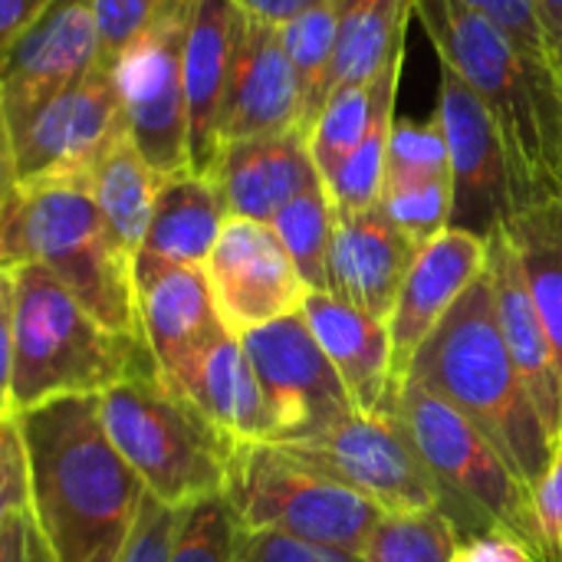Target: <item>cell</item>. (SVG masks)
Returning <instances> with one entry per match:
<instances>
[{"label": "cell", "instance_id": "6da1fadb", "mask_svg": "<svg viewBox=\"0 0 562 562\" xmlns=\"http://www.w3.org/2000/svg\"><path fill=\"white\" fill-rule=\"evenodd\" d=\"M30 524L53 562H119L145 484L122 461L99 418V395L53 398L20 412Z\"/></svg>", "mask_w": 562, "mask_h": 562}, {"label": "cell", "instance_id": "7a4b0ae2", "mask_svg": "<svg viewBox=\"0 0 562 562\" xmlns=\"http://www.w3.org/2000/svg\"><path fill=\"white\" fill-rule=\"evenodd\" d=\"M415 20L425 26L441 66L458 72L487 109L507 151L514 214L562 194V82L557 72L458 0H415Z\"/></svg>", "mask_w": 562, "mask_h": 562}, {"label": "cell", "instance_id": "3957f363", "mask_svg": "<svg viewBox=\"0 0 562 562\" xmlns=\"http://www.w3.org/2000/svg\"><path fill=\"white\" fill-rule=\"evenodd\" d=\"M405 382L461 412L533 491L547 477L557 445L504 346L487 267L415 352Z\"/></svg>", "mask_w": 562, "mask_h": 562}, {"label": "cell", "instance_id": "277c9868", "mask_svg": "<svg viewBox=\"0 0 562 562\" xmlns=\"http://www.w3.org/2000/svg\"><path fill=\"white\" fill-rule=\"evenodd\" d=\"M395 418L435 474L445 497V517H451L461 540L504 537L530 562H562L543 527L537 491L461 412L435 392L405 382L395 398Z\"/></svg>", "mask_w": 562, "mask_h": 562}, {"label": "cell", "instance_id": "5b68a950", "mask_svg": "<svg viewBox=\"0 0 562 562\" xmlns=\"http://www.w3.org/2000/svg\"><path fill=\"white\" fill-rule=\"evenodd\" d=\"M20 263L49 270L105 329L142 339L135 260L109 234L86 184L46 181L13 188L0 217V267Z\"/></svg>", "mask_w": 562, "mask_h": 562}, {"label": "cell", "instance_id": "8992f818", "mask_svg": "<svg viewBox=\"0 0 562 562\" xmlns=\"http://www.w3.org/2000/svg\"><path fill=\"white\" fill-rule=\"evenodd\" d=\"M7 270L13 280V415L53 398L102 395L155 366L142 339L105 329L49 270L36 263Z\"/></svg>", "mask_w": 562, "mask_h": 562}, {"label": "cell", "instance_id": "52a82bcc", "mask_svg": "<svg viewBox=\"0 0 562 562\" xmlns=\"http://www.w3.org/2000/svg\"><path fill=\"white\" fill-rule=\"evenodd\" d=\"M99 418L122 461L165 507L181 510L201 497L224 494L237 445L158 366H145L105 389Z\"/></svg>", "mask_w": 562, "mask_h": 562}, {"label": "cell", "instance_id": "ba28073f", "mask_svg": "<svg viewBox=\"0 0 562 562\" xmlns=\"http://www.w3.org/2000/svg\"><path fill=\"white\" fill-rule=\"evenodd\" d=\"M224 497L237 530L277 533L362 557L385 517L375 504L313 471L280 445H237Z\"/></svg>", "mask_w": 562, "mask_h": 562}, {"label": "cell", "instance_id": "9c48e42d", "mask_svg": "<svg viewBox=\"0 0 562 562\" xmlns=\"http://www.w3.org/2000/svg\"><path fill=\"white\" fill-rule=\"evenodd\" d=\"M194 0H165L112 66L125 132L158 178L188 168L184 43Z\"/></svg>", "mask_w": 562, "mask_h": 562}, {"label": "cell", "instance_id": "30bf717a", "mask_svg": "<svg viewBox=\"0 0 562 562\" xmlns=\"http://www.w3.org/2000/svg\"><path fill=\"white\" fill-rule=\"evenodd\" d=\"M280 448L296 461L310 464L313 471L356 491L382 514H415V510L445 514L441 487L428 471V464L422 461L418 448L412 445L408 431L395 418V412L389 415L352 412L333 428Z\"/></svg>", "mask_w": 562, "mask_h": 562}, {"label": "cell", "instance_id": "8fae6325", "mask_svg": "<svg viewBox=\"0 0 562 562\" xmlns=\"http://www.w3.org/2000/svg\"><path fill=\"white\" fill-rule=\"evenodd\" d=\"M240 346L273 422L270 445L306 441L356 412L303 313L244 333Z\"/></svg>", "mask_w": 562, "mask_h": 562}, {"label": "cell", "instance_id": "7c38bea8", "mask_svg": "<svg viewBox=\"0 0 562 562\" xmlns=\"http://www.w3.org/2000/svg\"><path fill=\"white\" fill-rule=\"evenodd\" d=\"M16 188L46 181H79L125 135V115L112 69L99 66L72 89L10 125Z\"/></svg>", "mask_w": 562, "mask_h": 562}, {"label": "cell", "instance_id": "4fadbf2b", "mask_svg": "<svg viewBox=\"0 0 562 562\" xmlns=\"http://www.w3.org/2000/svg\"><path fill=\"white\" fill-rule=\"evenodd\" d=\"M435 115L445 128L451 161V227L487 240L514 214L504 142L471 86L445 66Z\"/></svg>", "mask_w": 562, "mask_h": 562}, {"label": "cell", "instance_id": "5bb4252c", "mask_svg": "<svg viewBox=\"0 0 562 562\" xmlns=\"http://www.w3.org/2000/svg\"><path fill=\"white\" fill-rule=\"evenodd\" d=\"M204 273L217 313L234 336L300 313L310 293L277 231L244 217L224 224Z\"/></svg>", "mask_w": 562, "mask_h": 562}, {"label": "cell", "instance_id": "9a60e30c", "mask_svg": "<svg viewBox=\"0 0 562 562\" xmlns=\"http://www.w3.org/2000/svg\"><path fill=\"white\" fill-rule=\"evenodd\" d=\"M102 66L92 0H49L0 63L7 128Z\"/></svg>", "mask_w": 562, "mask_h": 562}, {"label": "cell", "instance_id": "2e32d148", "mask_svg": "<svg viewBox=\"0 0 562 562\" xmlns=\"http://www.w3.org/2000/svg\"><path fill=\"white\" fill-rule=\"evenodd\" d=\"M300 132V82L277 23L240 10L234 30L231 76L221 102L217 138H260Z\"/></svg>", "mask_w": 562, "mask_h": 562}, {"label": "cell", "instance_id": "e0dca14e", "mask_svg": "<svg viewBox=\"0 0 562 562\" xmlns=\"http://www.w3.org/2000/svg\"><path fill=\"white\" fill-rule=\"evenodd\" d=\"M135 310L142 339L161 375H171L231 333L217 313L204 267L135 257Z\"/></svg>", "mask_w": 562, "mask_h": 562}, {"label": "cell", "instance_id": "ac0fdd59", "mask_svg": "<svg viewBox=\"0 0 562 562\" xmlns=\"http://www.w3.org/2000/svg\"><path fill=\"white\" fill-rule=\"evenodd\" d=\"M484 267L487 240L461 227H448L441 237L418 250L385 323L392 342V379L398 389L405 385L415 352L438 329L461 293L484 273Z\"/></svg>", "mask_w": 562, "mask_h": 562}, {"label": "cell", "instance_id": "d6986e66", "mask_svg": "<svg viewBox=\"0 0 562 562\" xmlns=\"http://www.w3.org/2000/svg\"><path fill=\"white\" fill-rule=\"evenodd\" d=\"M418 244L372 204L366 211L336 214L329 250V293L366 316L389 323L398 290L418 257Z\"/></svg>", "mask_w": 562, "mask_h": 562}, {"label": "cell", "instance_id": "ffe728a7", "mask_svg": "<svg viewBox=\"0 0 562 562\" xmlns=\"http://www.w3.org/2000/svg\"><path fill=\"white\" fill-rule=\"evenodd\" d=\"M487 273L494 283V303H497V323L504 346L527 385V395L550 435V441L560 451L562 435V375L557 362L553 339L547 333V323L537 310V300L524 280L517 250L507 237V231H494L487 237Z\"/></svg>", "mask_w": 562, "mask_h": 562}, {"label": "cell", "instance_id": "44dd1931", "mask_svg": "<svg viewBox=\"0 0 562 562\" xmlns=\"http://www.w3.org/2000/svg\"><path fill=\"white\" fill-rule=\"evenodd\" d=\"M211 178L224 198L227 217L260 224H270L300 191L323 181L303 132L224 142Z\"/></svg>", "mask_w": 562, "mask_h": 562}, {"label": "cell", "instance_id": "7402d4cb", "mask_svg": "<svg viewBox=\"0 0 562 562\" xmlns=\"http://www.w3.org/2000/svg\"><path fill=\"white\" fill-rule=\"evenodd\" d=\"M300 313L310 323L326 359L339 372L356 412L362 415L395 412V398L402 389L392 379L389 326L336 300L333 293H306Z\"/></svg>", "mask_w": 562, "mask_h": 562}, {"label": "cell", "instance_id": "603a6c76", "mask_svg": "<svg viewBox=\"0 0 562 562\" xmlns=\"http://www.w3.org/2000/svg\"><path fill=\"white\" fill-rule=\"evenodd\" d=\"M240 10L234 0H194L184 43V102H188V168L211 178L221 151L217 119L231 76L234 30Z\"/></svg>", "mask_w": 562, "mask_h": 562}, {"label": "cell", "instance_id": "cb8c5ba5", "mask_svg": "<svg viewBox=\"0 0 562 562\" xmlns=\"http://www.w3.org/2000/svg\"><path fill=\"white\" fill-rule=\"evenodd\" d=\"M175 389H181L207 422L224 431L234 445H270L273 422L257 385V375L247 362L240 336L224 333L181 369L165 375Z\"/></svg>", "mask_w": 562, "mask_h": 562}, {"label": "cell", "instance_id": "d4e9b609", "mask_svg": "<svg viewBox=\"0 0 562 562\" xmlns=\"http://www.w3.org/2000/svg\"><path fill=\"white\" fill-rule=\"evenodd\" d=\"M227 221L231 217L214 178L198 171L168 175L158 184L138 254L168 263L204 267Z\"/></svg>", "mask_w": 562, "mask_h": 562}, {"label": "cell", "instance_id": "484cf974", "mask_svg": "<svg viewBox=\"0 0 562 562\" xmlns=\"http://www.w3.org/2000/svg\"><path fill=\"white\" fill-rule=\"evenodd\" d=\"M158 184L161 178L142 158L128 132L112 142V148L99 158V165L86 178V191L95 201L109 234L132 260L142 250Z\"/></svg>", "mask_w": 562, "mask_h": 562}, {"label": "cell", "instance_id": "4316f807", "mask_svg": "<svg viewBox=\"0 0 562 562\" xmlns=\"http://www.w3.org/2000/svg\"><path fill=\"white\" fill-rule=\"evenodd\" d=\"M415 0H339L333 89L372 82L389 59L405 53Z\"/></svg>", "mask_w": 562, "mask_h": 562}, {"label": "cell", "instance_id": "83f0119b", "mask_svg": "<svg viewBox=\"0 0 562 562\" xmlns=\"http://www.w3.org/2000/svg\"><path fill=\"white\" fill-rule=\"evenodd\" d=\"M504 231L547 323L562 375V194L520 207Z\"/></svg>", "mask_w": 562, "mask_h": 562}, {"label": "cell", "instance_id": "f1b7e54d", "mask_svg": "<svg viewBox=\"0 0 562 562\" xmlns=\"http://www.w3.org/2000/svg\"><path fill=\"white\" fill-rule=\"evenodd\" d=\"M402 66L405 53L389 59L382 72L372 79V122L356 145V151L339 165V171L323 181L336 214H352L379 204L382 184H385V158H389V138L395 125V99H398V82H402Z\"/></svg>", "mask_w": 562, "mask_h": 562}, {"label": "cell", "instance_id": "f546056e", "mask_svg": "<svg viewBox=\"0 0 562 562\" xmlns=\"http://www.w3.org/2000/svg\"><path fill=\"white\" fill-rule=\"evenodd\" d=\"M283 49L300 82V132L310 135L313 122L333 95L336 36H339V0H319L300 16L280 26Z\"/></svg>", "mask_w": 562, "mask_h": 562}, {"label": "cell", "instance_id": "4dcf8cb0", "mask_svg": "<svg viewBox=\"0 0 562 562\" xmlns=\"http://www.w3.org/2000/svg\"><path fill=\"white\" fill-rule=\"evenodd\" d=\"M280 244L286 247L300 280L310 293H329V250L336 234V204L323 181L300 191L273 221Z\"/></svg>", "mask_w": 562, "mask_h": 562}, {"label": "cell", "instance_id": "1f68e13d", "mask_svg": "<svg viewBox=\"0 0 562 562\" xmlns=\"http://www.w3.org/2000/svg\"><path fill=\"white\" fill-rule=\"evenodd\" d=\"M461 533L441 510L385 514L372 530L362 562H454Z\"/></svg>", "mask_w": 562, "mask_h": 562}, {"label": "cell", "instance_id": "d6a6232c", "mask_svg": "<svg viewBox=\"0 0 562 562\" xmlns=\"http://www.w3.org/2000/svg\"><path fill=\"white\" fill-rule=\"evenodd\" d=\"M372 122V82L336 86L326 109L310 128V155L323 181H329L339 165L356 151Z\"/></svg>", "mask_w": 562, "mask_h": 562}, {"label": "cell", "instance_id": "836d02e7", "mask_svg": "<svg viewBox=\"0 0 562 562\" xmlns=\"http://www.w3.org/2000/svg\"><path fill=\"white\" fill-rule=\"evenodd\" d=\"M428 181H451L448 142H445V128H441L438 115L395 119L392 138H389L382 191L428 184Z\"/></svg>", "mask_w": 562, "mask_h": 562}, {"label": "cell", "instance_id": "e575fe53", "mask_svg": "<svg viewBox=\"0 0 562 562\" xmlns=\"http://www.w3.org/2000/svg\"><path fill=\"white\" fill-rule=\"evenodd\" d=\"M234 510L224 494H214L178 510L168 562H234Z\"/></svg>", "mask_w": 562, "mask_h": 562}, {"label": "cell", "instance_id": "d590c367", "mask_svg": "<svg viewBox=\"0 0 562 562\" xmlns=\"http://www.w3.org/2000/svg\"><path fill=\"white\" fill-rule=\"evenodd\" d=\"M382 211L418 247L431 244L451 227V181H428L412 188H392L379 198Z\"/></svg>", "mask_w": 562, "mask_h": 562}, {"label": "cell", "instance_id": "8d00e7d4", "mask_svg": "<svg viewBox=\"0 0 562 562\" xmlns=\"http://www.w3.org/2000/svg\"><path fill=\"white\" fill-rule=\"evenodd\" d=\"M161 3L165 0H92L99 26V56L105 69L115 66L122 49L148 26Z\"/></svg>", "mask_w": 562, "mask_h": 562}, {"label": "cell", "instance_id": "74e56055", "mask_svg": "<svg viewBox=\"0 0 562 562\" xmlns=\"http://www.w3.org/2000/svg\"><path fill=\"white\" fill-rule=\"evenodd\" d=\"M461 7L474 10L477 16L491 20L497 30H504L524 53H530L533 59L550 63V49H547V36H543V26H540V16L533 10V0H458ZM557 72V69H553ZM560 79V76H557Z\"/></svg>", "mask_w": 562, "mask_h": 562}, {"label": "cell", "instance_id": "f35d334b", "mask_svg": "<svg viewBox=\"0 0 562 562\" xmlns=\"http://www.w3.org/2000/svg\"><path fill=\"white\" fill-rule=\"evenodd\" d=\"M234 562H362V557L339 553L329 547H316L293 537L277 533H244L237 530Z\"/></svg>", "mask_w": 562, "mask_h": 562}, {"label": "cell", "instance_id": "ab89813d", "mask_svg": "<svg viewBox=\"0 0 562 562\" xmlns=\"http://www.w3.org/2000/svg\"><path fill=\"white\" fill-rule=\"evenodd\" d=\"M175 524H178V510L165 507L161 501L145 494L138 520L132 527V537H128L119 562H168Z\"/></svg>", "mask_w": 562, "mask_h": 562}, {"label": "cell", "instance_id": "60d3db41", "mask_svg": "<svg viewBox=\"0 0 562 562\" xmlns=\"http://www.w3.org/2000/svg\"><path fill=\"white\" fill-rule=\"evenodd\" d=\"M30 507L26 494V454L16 428V415H0V524Z\"/></svg>", "mask_w": 562, "mask_h": 562}, {"label": "cell", "instance_id": "b9f144b4", "mask_svg": "<svg viewBox=\"0 0 562 562\" xmlns=\"http://www.w3.org/2000/svg\"><path fill=\"white\" fill-rule=\"evenodd\" d=\"M10 379H13V280L0 267V415L10 412Z\"/></svg>", "mask_w": 562, "mask_h": 562}, {"label": "cell", "instance_id": "7bdbcfd3", "mask_svg": "<svg viewBox=\"0 0 562 562\" xmlns=\"http://www.w3.org/2000/svg\"><path fill=\"white\" fill-rule=\"evenodd\" d=\"M537 507H540V517H543V527H547L553 547L562 557V451H557L547 477L537 484Z\"/></svg>", "mask_w": 562, "mask_h": 562}, {"label": "cell", "instance_id": "ee69618b", "mask_svg": "<svg viewBox=\"0 0 562 562\" xmlns=\"http://www.w3.org/2000/svg\"><path fill=\"white\" fill-rule=\"evenodd\" d=\"M49 0H0V63L10 46L30 30V23L46 10Z\"/></svg>", "mask_w": 562, "mask_h": 562}, {"label": "cell", "instance_id": "f6af8a7d", "mask_svg": "<svg viewBox=\"0 0 562 562\" xmlns=\"http://www.w3.org/2000/svg\"><path fill=\"white\" fill-rule=\"evenodd\" d=\"M454 562H530V557L504 537H468L461 540Z\"/></svg>", "mask_w": 562, "mask_h": 562}, {"label": "cell", "instance_id": "bcb514c9", "mask_svg": "<svg viewBox=\"0 0 562 562\" xmlns=\"http://www.w3.org/2000/svg\"><path fill=\"white\" fill-rule=\"evenodd\" d=\"M316 3L319 0H234V7L244 10L247 16H257V20H267L277 26H283L286 20L300 16L303 10H310Z\"/></svg>", "mask_w": 562, "mask_h": 562}, {"label": "cell", "instance_id": "7dc6e473", "mask_svg": "<svg viewBox=\"0 0 562 562\" xmlns=\"http://www.w3.org/2000/svg\"><path fill=\"white\" fill-rule=\"evenodd\" d=\"M533 10L540 16L543 36H547L550 63L562 82V0H533Z\"/></svg>", "mask_w": 562, "mask_h": 562}, {"label": "cell", "instance_id": "c3c4849f", "mask_svg": "<svg viewBox=\"0 0 562 562\" xmlns=\"http://www.w3.org/2000/svg\"><path fill=\"white\" fill-rule=\"evenodd\" d=\"M26 527H30V510H16L0 524V562L23 560L26 547Z\"/></svg>", "mask_w": 562, "mask_h": 562}, {"label": "cell", "instance_id": "681fc988", "mask_svg": "<svg viewBox=\"0 0 562 562\" xmlns=\"http://www.w3.org/2000/svg\"><path fill=\"white\" fill-rule=\"evenodd\" d=\"M13 188H16V175H13V151H10V132H7V119H3V109H0V217L13 198Z\"/></svg>", "mask_w": 562, "mask_h": 562}, {"label": "cell", "instance_id": "f907efd6", "mask_svg": "<svg viewBox=\"0 0 562 562\" xmlns=\"http://www.w3.org/2000/svg\"><path fill=\"white\" fill-rule=\"evenodd\" d=\"M20 562H53L49 550H46V543H43V540H40V533L33 530V524L26 527V547H23V560Z\"/></svg>", "mask_w": 562, "mask_h": 562}, {"label": "cell", "instance_id": "816d5d0a", "mask_svg": "<svg viewBox=\"0 0 562 562\" xmlns=\"http://www.w3.org/2000/svg\"><path fill=\"white\" fill-rule=\"evenodd\" d=\"M560 451H562V435H560Z\"/></svg>", "mask_w": 562, "mask_h": 562}]
</instances>
